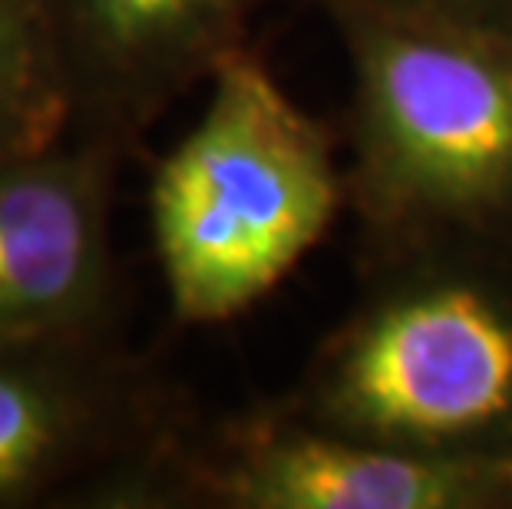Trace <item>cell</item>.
I'll return each mask as SVG.
<instances>
[{"label":"cell","mask_w":512,"mask_h":509,"mask_svg":"<svg viewBox=\"0 0 512 509\" xmlns=\"http://www.w3.org/2000/svg\"><path fill=\"white\" fill-rule=\"evenodd\" d=\"M271 0H47L73 136L129 153L228 57Z\"/></svg>","instance_id":"52a82bcc"},{"label":"cell","mask_w":512,"mask_h":509,"mask_svg":"<svg viewBox=\"0 0 512 509\" xmlns=\"http://www.w3.org/2000/svg\"><path fill=\"white\" fill-rule=\"evenodd\" d=\"M344 199L321 123L252 50H238L152 172V245L172 314L182 324L245 314L321 242Z\"/></svg>","instance_id":"7a4b0ae2"},{"label":"cell","mask_w":512,"mask_h":509,"mask_svg":"<svg viewBox=\"0 0 512 509\" xmlns=\"http://www.w3.org/2000/svg\"><path fill=\"white\" fill-rule=\"evenodd\" d=\"M113 506L512 509V457L407 450L275 404L205 433L185 424Z\"/></svg>","instance_id":"277c9868"},{"label":"cell","mask_w":512,"mask_h":509,"mask_svg":"<svg viewBox=\"0 0 512 509\" xmlns=\"http://www.w3.org/2000/svg\"><path fill=\"white\" fill-rule=\"evenodd\" d=\"M314 4L321 10L354 7V10H374V14L489 30V34L512 37V0H314Z\"/></svg>","instance_id":"9c48e42d"},{"label":"cell","mask_w":512,"mask_h":509,"mask_svg":"<svg viewBox=\"0 0 512 509\" xmlns=\"http://www.w3.org/2000/svg\"><path fill=\"white\" fill-rule=\"evenodd\" d=\"M351 73L344 172L390 255L512 252V37L328 7Z\"/></svg>","instance_id":"6da1fadb"},{"label":"cell","mask_w":512,"mask_h":509,"mask_svg":"<svg viewBox=\"0 0 512 509\" xmlns=\"http://www.w3.org/2000/svg\"><path fill=\"white\" fill-rule=\"evenodd\" d=\"M185 427L113 334L0 338V509L103 503Z\"/></svg>","instance_id":"5b68a950"},{"label":"cell","mask_w":512,"mask_h":509,"mask_svg":"<svg viewBox=\"0 0 512 509\" xmlns=\"http://www.w3.org/2000/svg\"><path fill=\"white\" fill-rule=\"evenodd\" d=\"M119 159V149L73 133L0 153V338L113 334Z\"/></svg>","instance_id":"8992f818"},{"label":"cell","mask_w":512,"mask_h":509,"mask_svg":"<svg viewBox=\"0 0 512 509\" xmlns=\"http://www.w3.org/2000/svg\"><path fill=\"white\" fill-rule=\"evenodd\" d=\"M390 258L384 281L324 338L288 404L351 437L512 457V252Z\"/></svg>","instance_id":"3957f363"},{"label":"cell","mask_w":512,"mask_h":509,"mask_svg":"<svg viewBox=\"0 0 512 509\" xmlns=\"http://www.w3.org/2000/svg\"><path fill=\"white\" fill-rule=\"evenodd\" d=\"M73 129V100L47 0H0V153L53 146Z\"/></svg>","instance_id":"ba28073f"}]
</instances>
